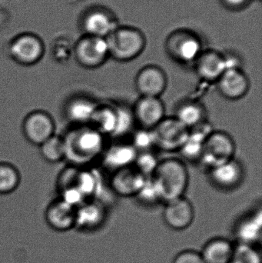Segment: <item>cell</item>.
Here are the masks:
<instances>
[{"label":"cell","mask_w":262,"mask_h":263,"mask_svg":"<svg viewBox=\"0 0 262 263\" xmlns=\"http://www.w3.org/2000/svg\"><path fill=\"white\" fill-rule=\"evenodd\" d=\"M152 177L164 202L184 196L189 182L186 164L175 158L159 161Z\"/></svg>","instance_id":"6da1fadb"},{"label":"cell","mask_w":262,"mask_h":263,"mask_svg":"<svg viewBox=\"0 0 262 263\" xmlns=\"http://www.w3.org/2000/svg\"><path fill=\"white\" fill-rule=\"evenodd\" d=\"M66 159L76 165L89 163L98 157L104 148L103 135L92 126H80L63 138Z\"/></svg>","instance_id":"7a4b0ae2"},{"label":"cell","mask_w":262,"mask_h":263,"mask_svg":"<svg viewBox=\"0 0 262 263\" xmlns=\"http://www.w3.org/2000/svg\"><path fill=\"white\" fill-rule=\"evenodd\" d=\"M106 40L109 55L119 61L133 60L144 49L143 35L130 28H116Z\"/></svg>","instance_id":"3957f363"},{"label":"cell","mask_w":262,"mask_h":263,"mask_svg":"<svg viewBox=\"0 0 262 263\" xmlns=\"http://www.w3.org/2000/svg\"><path fill=\"white\" fill-rule=\"evenodd\" d=\"M235 142L226 132L212 131L203 145L200 162L208 170L235 159Z\"/></svg>","instance_id":"277c9868"},{"label":"cell","mask_w":262,"mask_h":263,"mask_svg":"<svg viewBox=\"0 0 262 263\" xmlns=\"http://www.w3.org/2000/svg\"><path fill=\"white\" fill-rule=\"evenodd\" d=\"M152 132L154 145L165 152L179 151L190 133L175 117H166Z\"/></svg>","instance_id":"5b68a950"},{"label":"cell","mask_w":262,"mask_h":263,"mask_svg":"<svg viewBox=\"0 0 262 263\" xmlns=\"http://www.w3.org/2000/svg\"><path fill=\"white\" fill-rule=\"evenodd\" d=\"M74 55L78 64L88 69L102 66L109 55L106 38L86 35L74 47Z\"/></svg>","instance_id":"8992f818"},{"label":"cell","mask_w":262,"mask_h":263,"mask_svg":"<svg viewBox=\"0 0 262 263\" xmlns=\"http://www.w3.org/2000/svg\"><path fill=\"white\" fill-rule=\"evenodd\" d=\"M45 46L40 37L31 32L15 36L9 46V54L14 61L23 66H32L44 55Z\"/></svg>","instance_id":"52a82bcc"},{"label":"cell","mask_w":262,"mask_h":263,"mask_svg":"<svg viewBox=\"0 0 262 263\" xmlns=\"http://www.w3.org/2000/svg\"><path fill=\"white\" fill-rule=\"evenodd\" d=\"M132 111L141 129L152 130L166 118V108L160 97H140Z\"/></svg>","instance_id":"ba28073f"},{"label":"cell","mask_w":262,"mask_h":263,"mask_svg":"<svg viewBox=\"0 0 262 263\" xmlns=\"http://www.w3.org/2000/svg\"><path fill=\"white\" fill-rule=\"evenodd\" d=\"M53 119L46 112L34 111L26 116L23 123L25 137L34 145H40L55 135Z\"/></svg>","instance_id":"9c48e42d"},{"label":"cell","mask_w":262,"mask_h":263,"mask_svg":"<svg viewBox=\"0 0 262 263\" xmlns=\"http://www.w3.org/2000/svg\"><path fill=\"white\" fill-rule=\"evenodd\" d=\"M244 177V167L235 159L209 170V180L214 186L223 191L238 188Z\"/></svg>","instance_id":"30bf717a"},{"label":"cell","mask_w":262,"mask_h":263,"mask_svg":"<svg viewBox=\"0 0 262 263\" xmlns=\"http://www.w3.org/2000/svg\"><path fill=\"white\" fill-rule=\"evenodd\" d=\"M167 86L166 72L157 66H146L135 77V87L140 97H160Z\"/></svg>","instance_id":"8fae6325"},{"label":"cell","mask_w":262,"mask_h":263,"mask_svg":"<svg viewBox=\"0 0 262 263\" xmlns=\"http://www.w3.org/2000/svg\"><path fill=\"white\" fill-rule=\"evenodd\" d=\"M163 219L169 228L184 230L192 225L195 211L192 202L185 196L165 202Z\"/></svg>","instance_id":"7c38bea8"},{"label":"cell","mask_w":262,"mask_h":263,"mask_svg":"<svg viewBox=\"0 0 262 263\" xmlns=\"http://www.w3.org/2000/svg\"><path fill=\"white\" fill-rule=\"evenodd\" d=\"M216 83L221 97L229 100H238L246 97L250 87L249 78L239 68L226 69Z\"/></svg>","instance_id":"4fadbf2b"},{"label":"cell","mask_w":262,"mask_h":263,"mask_svg":"<svg viewBox=\"0 0 262 263\" xmlns=\"http://www.w3.org/2000/svg\"><path fill=\"white\" fill-rule=\"evenodd\" d=\"M146 178L133 165H131L115 171L111 180V186L118 196H135L143 187Z\"/></svg>","instance_id":"5bb4252c"},{"label":"cell","mask_w":262,"mask_h":263,"mask_svg":"<svg viewBox=\"0 0 262 263\" xmlns=\"http://www.w3.org/2000/svg\"><path fill=\"white\" fill-rule=\"evenodd\" d=\"M75 209L63 199L54 201L46 209L45 219L53 230L67 231L75 227Z\"/></svg>","instance_id":"9a60e30c"},{"label":"cell","mask_w":262,"mask_h":263,"mask_svg":"<svg viewBox=\"0 0 262 263\" xmlns=\"http://www.w3.org/2000/svg\"><path fill=\"white\" fill-rule=\"evenodd\" d=\"M228 69L226 57L213 51L200 54L195 60L197 75L204 81L215 82Z\"/></svg>","instance_id":"2e32d148"},{"label":"cell","mask_w":262,"mask_h":263,"mask_svg":"<svg viewBox=\"0 0 262 263\" xmlns=\"http://www.w3.org/2000/svg\"><path fill=\"white\" fill-rule=\"evenodd\" d=\"M105 217L103 205L98 202H83L75 209V228L92 233L103 225Z\"/></svg>","instance_id":"e0dca14e"},{"label":"cell","mask_w":262,"mask_h":263,"mask_svg":"<svg viewBox=\"0 0 262 263\" xmlns=\"http://www.w3.org/2000/svg\"><path fill=\"white\" fill-rule=\"evenodd\" d=\"M235 247L226 238L211 239L201 252L205 263H231L235 256Z\"/></svg>","instance_id":"ac0fdd59"},{"label":"cell","mask_w":262,"mask_h":263,"mask_svg":"<svg viewBox=\"0 0 262 263\" xmlns=\"http://www.w3.org/2000/svg\"><path fill=\"white\" fill-rule=\"evenodd\" d=\"M98 104L94 100L85 97L72 99L66 105V116L72 123L80 126L90 123Z\"/></svg>","instance_id":"d6986e66"},{"label":"cell","mask_w":262,"mask_h":263,"mask_svg":"<svg viewBox=\"0 0 262 263\" xmlns=\"http://www.w3.org/2000/svg\"><path fill=\"white\" fill-rule=\"evenodd\" d=\"M86 35L106 38L112 31L116 29L115 22L106 12L95 9L88 12L83 21Z\"/></svg>","instance_id":"ffe728a7"},{"label":"cell","mask_w":262,"mask_h":263,"mask_svg":"<svg viewBox=\"0 0 262 263\" xmlns=\"http://www.w3.org/2000/svg\"><path fill=\"white\" fill-rule=\"evenodd\" d=\"M206 107L196 101L183 102L175 110V118L190 130L206 123Z\"/></svg>","instance_id":"44dd1931"},{"label":"cell","mask_w":262,"mask_h":263,"mask_svg":"<svg viewBox=\"0 0 262 263\" xmlns=\"http://www.w3.org/2000/svg\"><path fill=\"white\" fill-rule=\"evenodd\" d=\"M206 123L190 129L187 140L178 151L185 159L190 161L200 160L205 140L209 133L212 132L204 129Z\"/></svg>","instance_id":"7402d4cb"},{"label":"cell","mask_w":262,"mask_h":263,"mask_svg":"<svg viewBox=\"0 0 262 263\" xmlns=\"http://www.w3.org/2000/svg\"><path fill=\"white\" fill-rule=\"evenodd\" d=\"M137 151L132 145H114L105 155V162L114 171L132 165L137 156Z\"/></svg>","instance_id":"603a6c76"},{"label":"cell","mask_w":262,"mask_h":263,"mask_svg":"<svg viewBox=\"0 0 262 263\" xmlns=\"http://www.w3.org/2000/svg\"><path fill=\"white\" fill-rule=\"evenodd\" d=\"M117 112L115 106L98 105L92 120L91 126L102 135H113L116 127Z\"/></svg>","instance_id":"cb8c5ba5"},{"label":"cell","mask_w":262,"mask_h":263,"mask_svg":"<svg viewBox=\"0 0 262 263\" xmlns=\"http://www.w3.org/2000/svg\"><path fill=\"white\" fill-rule=\"evenodd\" d=\"M200 43L192 36H186L173 43L171 53L174 58L181 63H189L195 61L200 55Z\"/></svg>","instance_id":"d4e9b609"},{"label":"cell","mask_w":262,"mask_h":263,"mask_svg":"<svg viewBox=\"0 0 262 263\" xmlns=\"http://www.w3.org/2000/svg\"><path fill=\"white\" fill-rule=\"evenodd\" d=\"M261 210L258 209L251 216L241 221L238 226V234L246 245L250 246V242L255 240L261 233Z\"/></svg>","instance_id":"484cf974"},{"label":"cell","mask_w":262,"mask_h":263,"mask_svg":"<svg viewBox=\"0 0 262 263\" xmlns=\"http://www.w3.org/2000/svg\"><path fill=\"white\" fill-rule=\"evenodd\" d=\"M39 146L42 156L47 162L55 163L66 159V145L60 136L53 135Z\"/></svg>","instance_id":"4316f807"},{"label":"cell","mask_w":262,"mask_h":263,"mask_svg":"<svg viewBox=\"0 0 262 263\" xmlns=\"http://www.w3.org/2000/svg\"><path fill=\"white\" fill-rule=\"evenodd\" d=\"M20 174L14 165L0 162V195L9 194L18 188Z\"/></svg>","instance_id":"83f0119b"},{"label":"cell","mask_w":262,"mask_h":263,"mask_svg":"<svg viewBox=\"0 0 262 263\" xmlns=\"http://www.w3.org/2000/svg\"><path fill=\"white\" fill-rule=\"evenodd\" d=\"M159 161L150 151L137 153L133 165L146 177L153 175Z\"/></svg>","instance_id":"f1b7e54d"},{"label":"cell","mask_w":262,"mask_h":263,"mask_svg":"<svg viewBox=\"0 0 262 263\" xmlns=\"http://www.w3.org/2000/svg\"><path fill=\"white\" fill-rule=\"evenodd\" d=\"M135 197H137L142 203L146 205H155L158 202H162L159 192L152 176L146 178L143 187Z\"/></svg>","instance_id":"f546056e"},{"label":"cell","mask_w":262,"mask_h":263,"mask_svg":"<svg viewBox=\"0 0 262 263\" xmlns=\"http://www.w3.org/2000/svg\"><path fill=\"white\" fill-rule=\"evenodd\" d=\"M117 112L116 127L113 136H119L126 134L135 122L132 109H126L123 106H115Z\"/></svg>","instance_id":"4dcf8cb0"},{"label":"cell","mask_w":262,"mask_h":263,"mask_svg":"<svg viewBox=\"0 0 262 263\" xmlns=\"http://www.w3.org/2000/svg\"><path fill=\"white\" fill-rule=\"evenodd\" d=\"M132 145L137 153L149 151L152 147H155L152 130L141 129L136 132L134 136Z\"/></svg>","instance_id":"1f68e13d"},{"label":"cell","mask_w":262,"mask_h":263,"mask_svg":"<svg viewBox=\"0 0 262 263\" xmlns=\"http://www.w3.org/2000/svg\"><path fill=\"white\" fill-rule=\"evenodd\" d=\"M233 259L239 263H260L259 256L256 251L246 244H243L238 250L235 248Z\"/></svg>","instance_id":"d6a6232c"},{"label":"cell","mask_w":262,"mask_h":263,"mask_svg":"<svg viewBox=\"0 0 262 263\" xmlns=\"http://www.w3.org/2000/svg\"><path fill=\"white\" fill-rule=\"evenodd\" d=\"M172 263H205L201 253L195 250H185L178 253Z\"/></svg>","instance_id":"836d02e7"},{"label":"cell","mask_w":262,"mask_h":263,"mask_svg":"<svg viewBox=\"0 0 262 263\" xmlns=\"http://www.w3.org/2000/svg\"><path fill=\"white\" fill-rule=\"evenodd\" d=\"M248 0H224L227 6L232 8H238L243 6Z\"/></svg>","instance_id":"e575fe53"},{"label":"cell","mask_w":262,"mask_h":263,"mask_svg":"<svg viewBox=\"0 0 262 263\" xmlns=\"http://www.w3.org/2000/svg\"><path fill=\"white\" fill-rule=\"evenodd\" d=\"M231 263H239V262H237V261L234 260V259H233V261H232V262Z\"/></svg>","instance_id":"d590c367"}]
</instances>
